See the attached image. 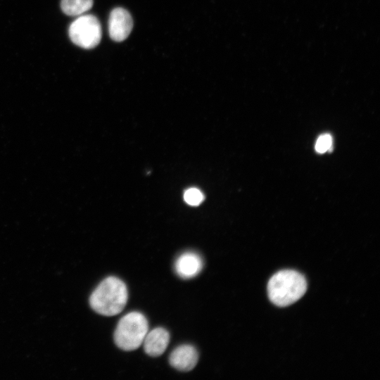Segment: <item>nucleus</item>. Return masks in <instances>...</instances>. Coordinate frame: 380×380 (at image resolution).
Segmentation results:
<instances>
[{
	"label": "nucleus",
	"mask_w": 380,
	"mask_h": 380,
	"mask_svg": "<svg viewBox=\"0 0 380 380\" xmlns=\"http://www.w3.org/2000/svg\"><path fill=\"white\" fill-rule=\"evenodd\" d=\"M127 298L125 284L115 277H108L92 292L89 304L96 312L105 316H113L124 309Z\"/></svg>",
	"instance_id": "obj_1"
},
{
	"label": "nucleus",
	"mask_w": 380,
	"mask_h": 380,
	"mask_svg": "<svg viewBox=\"0 0 380 380\" xmlns=\"http://www.w3.org/2000/svg\"><path fill=\"white\" fill-rule=\"evenodd\" d=\"M307 281L303 274L291 270L274 274L267 284L270 301L275 305L286 307L298 300L306 292Z\"/></svg>",
	"instance_id": "obj_2"
},
{
	"label": "nucleus",
	"mask_w": 380,
	"mask_h": 380,
	"mask_svg": "<svg viewBox=\"0 0 380 380\" xmlns=\"http://www.w3.org/2000/svg\"><path fill=\"white\" fill-rule=\"evenodd\" d=\"M148 330L145 316L139 312H131L118 322L114 333L115 343L123 350H136L143 343Z\"/></svg>",
	"instance_id": "obj_3"
},
{
	"label": "nucleus",
	"mask_w": 380,
	"mask_h": 380,
	"mask_svg": "<svg viewBox=\"0 0 380 380\" xmlns=\"http://www.w3.org/2000/svg\"><path fill=\"white\" fill-rule=\"evenodd\" d=\"M68 33L75 44L84 49H92L101 41V27L94 15H82L71 23Z\"/></svg>",
	"instance_id": "obj_4"
},
{
	"label": "nucleus",
	"mask_w": 380,
	"mask_h": 380,
	"mask_svg": "<svg viewBox=\"0 0 380 380\" xmlns=\"http://www.w3.org/2000/svg\"><path fill=\"white\" fill-rule=\"evenodd\" d=\"M132 27V18L127 10L116 8L111 11L108 20V32L113 40H125L130 34Z\"/></svg>",
	"instance_id": "obj_5"
},
{
	"label": "nucleus",
	"mask_w": 380,
	"mask_h": 380,
	"mask_svg": "<svg viewBox=\"0 0 380 380\" xmlns=\"http://www.w3.org/2000/svg\"><path fill=\"white\" fill-rule=\"evenodd\" d=\"M198 360V351L191 345H182L177 347L169 357L171 366L182 372H188L194 369Z\"/></svg>",
	"instance_id": "obj_6"
},
{
	"label": "nucleus",
	"mask_w": 380,
	"mask_h": 380,
	"mask_svg": "<svg viewBox=\"0 0 380 380\" xmlns=\"http://www.w3.org/2000/svg\"><path fill=\"white\" fill-rule=\"evenodd\" d=\"M203 265L202 258L198 254L194 252H186L176 260L175 270L181 278L191 279L200 273Z\"/></svg>",
	"instance_id": "obj_7"
},
{
	"label": "nucleus",
	"mask_w": 380,
	"mask_h": 380,
	"mask_svg": "<svg viewBox=\"0 0 380 380\" xmlns=\"http://www.w3.org/2000/svg\"><path fill=\"white\" fill-rule=\"evenodd\" d=\"M170 341L169 332L161 327L148 332L144 339V349L147 355L158 357L166 350Z\"/></svg>",
	"instance_id": "obj_8"
},
{
	"label": "nucleus",
	"mask_w": 380,
	"mask_h": 380,
	"mask_svg": "<svg viewBox=\"0 0 380 380\" xmlns=\"http://www.w3.org/2000/svg\"><path fill=\"white\" fill-rule=\"evenodd\" d=\"M93 6V0H61V7L68 15L76 16L89 11Z\"/></svg>",
	"instance_id": "obj_9"
},
{
	"label": "nucleus",
	"mask_w": 380,
	"mask_h": 380,
	"mask_svg": "<svg viewBox=\"0 0 380 380\" xmlns=\"http://www.w3.org/2000/svg\"><path fill=\"white\" fill-rule=\"evenodd\" d=\"M184 199L190 205H198L204 199L203 194L197 188H189L184 194Z\"/></svg>",
	"instance_id": "obj_10"
},
{
	"label": "nucleus",
	"mask_w": 380,
	"mask_h": 380,
	"mask_svg": "<svg viewBox=\"0 0 380 380\" xmlns=\"http://www.w3.org/2000/svg\"><path fill=\"white\" fill-rule=\"evenodd\" d=\"M332 148V137L329 134L319 137L315 144V150L319 153L329 151Z\"/></svg>",
	"instance_id": "obj_11"
}]
</instances>
